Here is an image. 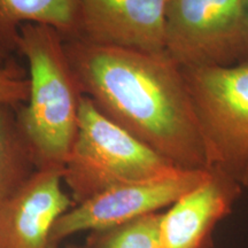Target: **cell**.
I'll return each mask as SVG.
<instances>
[{"label": "cell", "instance_id": "obj_17", "mask_svg": "<svg viewBox=\"0 0 248 248\" xmlns=\"http://www.w3.org/2000/svg\"><path fill=\"white\" fill-rule=\"evenodd\" d=\"M69 248H91V247H90L89 245L85 244L84 246H80V247H79V246H74V247H69Z\"/></svg>", "mask_w": 248, "mask_h": 248}, {"label": "cell", "instance_id": "obj_12", "mask_svg": "<svg viewBox=\"0 0 248 248\" xmlns=\"http://www.w3.org/2000/svg\"><path fill=\"white\" fill-rule=\"evenodd\" d=\"M162 213H152L124 224L90 234L86 245L91 248H162Z\"/></svg>", "mask_w": 248, "mask_h": 248}, {"label": "cell", "instance_id": "obj_6", "mask_svg": "<svg viewBox=\"0 0 248 248\" xmlns=\"http://www.w3.org/2000/svg\"><path fill=\"white\" fill-rule=\"evenodd\" d=\"M209 170H184L146 182L121 185L77 203L54 223L49 248L82 231H104L170 207L201 184Z\"/></svg>", "mask_w": 248, "mask_h": 248}, {"label": "cell", "instance_id": "obj_11", "mask_svg": "<svg viewBox=\"0 0 248 248\" xmlns=\"http://www.w3.org/2000/svg\"><path fill=\"white\" fill-rule=\"evenodd\" d=\"M17 106L0 105V203L37 170L17 119Z\"/></svg>", "mask_w": 248, "mask_h": 248}, {"label": "cell", "instance_id": "obj_16", "mask_svg": "<svg viewBox=\"0 0 248 248\" xmlns=\"http://www.w3.org/2000/svg\"><path fill=\"white\" fill-rule=\"evenodd\" d=\"M240 182H241V184H243L245 188H248V167H247V169L245 170L243 176H241Z\"/></svg>", "mask_w": 248, "mask_h": 248}, {"label": "cell", "instance_id": "obj_8", "mask_svg": "<svg viewBox=\"0 0 248 248\" xmlns=\"http://www.w3.org/2000/svg\"><path fill=\"white\" fill-rule=\"evenodd\" d=\"M62 183V170L37 169L0 203V248H49L54 223L75 206Z\"/></svg>", "mask_w": 248, "mask_h": 248}, {"label": "cell", "instance_id": "obj_14", "mask_svg": "<svg viewBox=\"0 0 248 248\" xmlns=\"http://www.w3.org/2000/svg\"><path fill=\"white\" fill-rule=\"evenodd\" d=\"M240 62H248V0H243V12H241Z\"/></svg>", "mask_w": 248, "mask_h": 248}, {"label": "cell", "instance_id": "obj_7", "mask_svg": "<svg viewBox=\"0 0 248 248\" xmlns=\"http://www.w3.org/2000/svg\"><path fill=\"white\" fill-rule=\"evenodd\" d=\"M168 1L79 0V39L102 46L164 52Z\"/></svg>", "mask_w": 248, "mask_h": 248}, {"label": "cell", "instance_id": "obj_3", "mask_svg": "<svg viewBox=\"0 0 248 248\" xmlns=\"http://www.w3.org/2000/svg\"><path fill=\"white\" fill-rule=\"evenodd\" d=\"M177 170L83 97L76 137L62 170L75 204L116 186L151 181Z\"/></svg>", "mask_w": 248, "mask_h": 248}, {"label": "cell", "instance_id": "obj_15", "mask_svg": "<svg viewBox=\"0 0 248 248\" xmlns=\"http://www.w3.org/2000/svg\"><path fill=\"white\" fill-rule=\"evenodd\" d=\"M14 58L15 55H9L7 53H5V52L0 51V68L6 66V64H7L11 60H13Z\"/></svg>", "mask_w": 248, "mask_h": 248}, {"label": "cell", "instance_id": "obj_5", "mask_svg": "<svg viewBox=\"0 0 248 248\" xmlns=\"http://www.w3.org/2000/svg\"><path fill=\"white\" fill-rule=\"evenodd\" d=\"M241 12L243 0H169L166 52L182 68L238 63Z\"/></svg>", "mask_w": 248, "mask_h": 248}, {"label": "cell", "instance_id": "obj_13", "mask_svg": "<svg viewBox=\"0 0 248 248\" xmlns=\"http://www.w3.org/2000/svg\"><path fill=\"white\" fill-rule=\"evenodd\" d=\"M29 93V74L16 59L0 68V105L21 106L28 101Z\"/></svg>", "mask_w": 248, "mask_h": 248}, {"label": "cell", "instance_id": "obj_2", "mask_svg": "<svg viewBox=\"0 0 248 248\" xmlns=\"http://www.w3.org/2000/svg\"><path fill=\"white\" fill-rule=\"evenodd\" d=\"M17 54L26 59L29 99L17 119L37 169L63 170L75 140L83 93L71 69L61 33L46 24L21 28Z\"/></svg>", "mask_w": 248, "mask_h": 248}, {"label": "cell", "instance_id": "obj_1", "mask_svg": "<svg viewBox=\"0 0 248 248\" xmlns=\"http://www.w3.org/2000/svg\"><path fill=\"white\" fill-rule=\"evenodd\" d=\"M64 40V39H63ZM83 95L107 119L184 170H209L182 67L160 53L64 40Z\"/></svg>", "mask_w": 248, "mask_h": 248}, {"label": "cell", "instance_id": "obj_9", "mask_svg": "<svg viewBox=\"0 0 248 248\" xmlns=\"http://www.w3.org/2000/svg\"><path fill=\"white\" fill-rule=\"evenodd\" d=\"M243 188L238 178L209 169L201 184L162 213V248H212L217 225L230 215Z\"/></svg>", "mask_w": 248, "mask_h": 248}, {"label": "cell", "instance_id": "obj_4", "mask_svg": "<svg viewBox=\"0 0 248 248\" xmlns=\"http://www.w3.org/2000/svg\"><path fill=\"white\" fill-rule=\"evenodd\" d=\"M182 69L208 169L222 170L240 181L248 167V62Z\"/></svg>", "mask_w": 248, "mask_h": 248}, {"label": "cell", "instance_id": "obj_10", "mask_svg": "<svg viewBox=\"0 0 248 248\" xmlns=\"http://www.w3.org/2000/svg\"><path fill=\"white\" fill-rule=\"evenodd\" d=\"M53 27L64 40L79 39V0H0V51L17 54L24 24Z\"/></svg>", "mask_w": 248, "mask_h": 248}]
</instances>
